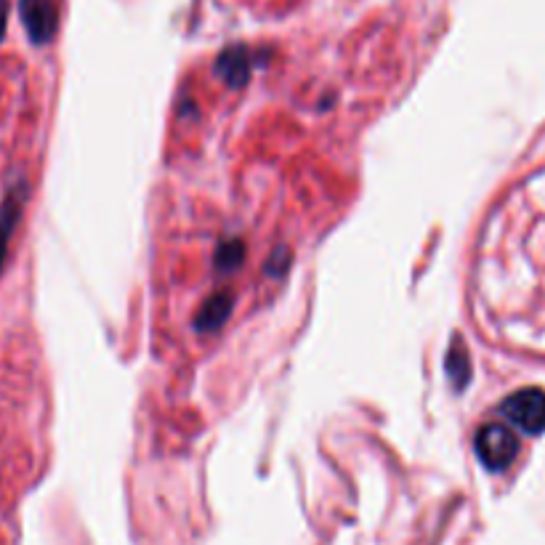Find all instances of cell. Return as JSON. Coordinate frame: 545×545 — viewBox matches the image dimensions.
Listing matches in <instances>:
<instances>
[{
  "mask_svg": "<svg viewBox=\"0 0 545 545\" xmlns=\"http://www.w3.org/2000/svg\"><path fill=\"white\" fill-rule=\"evenodd\" d=\"M476 455L490 471H506L519 455V439L503 423H487L476 434Z\"/></svg>",
  "mask_w": 545,
  "mask_h": 545,
  "instance_id": "obj_1",
  "label": "cell"
},
{
  "mask_svg": "<svg viewBox=\"0 0 545 545\" xmlns=\"http://www.w3.org/2000/svg\"><path fill=\"white\" fill-rule=\"evenodd\" d=\"M500 415L508 418L527 434H543L545 431V391L540 389H522L503 399Z\"/></svg>",
  "mask_w": 545,
  "mask_h": 545,
  "instance_id": "obj_2",
  "label": "cell"
},
{
  "mask_svg": "<svg viewBox=\"0 0 545 545\" xmlns=\"http://www.w3.org/2000/svg\"><path fill=\"white\" fill-rule=\"evenodd\" d=\"M27 197H30L27 181L16 179L14 184H8L6 195L0 200V272H3V266H6L8 242H11L16 226L22 221V211L24 203H27Z\"/></svg>",
  "mask_w": 545,
  "mask_h": 545,
  "instance_id": "obj_3",
  "label": "cell"
},
{
  "mask_svg": "<svg viewBox=\"0 0 545 545\" xmlns=\"http://www.w3.org/2000/svg\"><path fill=\"white\" fill-rule=\"evenodd\" d=\"M19 16L35 46H43L56 35L59 14L54 0H19Z\"/></svg>",
  "mask_w": 545,
  "mask_h": 545,
  "instance_id": "obj_4",
  "label": "cell"
},
{
  "mask_svg": "<svg viewBox=\"0 0 545 545\" xmlns=\"http://www.w3.org/2000/svg\"><path fill=\"white\" fill-rule=\"evenodd\" d=\"M447 375H450V381L455 383V389H463L471 378V359H468L466 346L455 338L447 351Z\"/></svg>",
  "mask_w": 545,
  "mask_h": 545,
  "instance_id": "obj_5",
  "label": "cell"
},
{
  "mask_svg": "<svg viewBox=\"0 0 545 545\" xmlns=\"http://www.w3.org/2000/svg\"><path fill=\"white\" fill-rule=\"evenodd\" d=\"M229 312H232V298H229V293H218V296H213L211 301L200 309V314H197V327L213 330V327L224 325Z\"/></svg>",
  "mask_w": 545,
  "mask_h": 545,
  "instance_id": "obj_6",
  "label": "cell"
},
{
  "mask_svg": "<svg viewBox=\"0 0 545 545\" xmlns=\"http://www.w3.org/2000/svg\"><path fill=\"white\" fill-rule=\"evenodd\" d=\"M218 70L224 72L229 83H242V80L248 78V62L242 59L240 51L226 54L224 59H221V64H218Z\"/></svg>",
  "mask_w": 545,
  "mask_h": 545,
  "instance_id": "obj_7",
  "label": "cell"
},
{
  "mask_svg": "<svg viewBox=\"0 0 545 545\" xmlns=\"http://www.w3.org/2000/svg\"><path fill=\"white\" fill-rule=\"evenodd\" d=\"M6 24H8V0H0V40L6 35Z\"/></svg>",
  "mask_w": 545,
  "mask_h": 545,
  "instance_id": "obj_8",
  "label": "cell"
}]
</instances>
